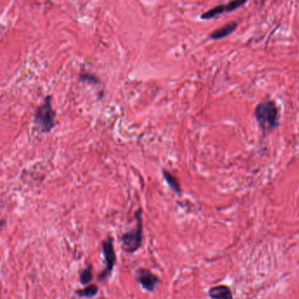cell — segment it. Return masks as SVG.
Returning <instances> with one entry per match:
<instances>
[{
  "label": "cell",
  "mask_w": 299,
  "mask_h": 299,
  "mask_svg": "<svg viewBox=\"0 0 299 299\" xmlns=\"http://www.w3.org/2000/svg\"><path fill=\"white\" fill-rule=\"evenodd\" d=\"M238 27V23L236 21H232L229 23L224 25L223 27L217 28L216 30L212 31L209 37L211 40H219L223 39L230 35L232 33H234V31L236 30V28Z\"/></svg>",
  "instance_id": "52a82bcc"
},
{
  "label": "cell",
  "mask_w": 299,
  "mask_h": 299,
  "mask_svg": "<svg viewBox=\"0 0 299 299\" xmlns=\"http://www.w3.org/2000/svg\"><path fill=\"white\" fill-rule=\"evenodd\" d=\"M247 3H248L247 0H234L228 4H219V5H216L214 7L211 8L207 12H203V14H201L200 16V18L202 19H213L219 15H221L225 12H233Z\"/></svg>",
  "instance_id": "5b68a950"
},
{
  "label": "cell",
  "mask_w": 299,
  "mask_h": 299,
  "mask_svg": "<svg viewBox=\"0 0 299 299\" xmlns=\"http://www.w3.org/2000/svg\"><path fill=\"white\" fill-rule=\"evenodd\" d=\"M208 294L211 299H234L230 288L226 285H217L211 288Z\"/></svg>",
  "instance_id": "ba28073f"
},
{
  "label": "cell",
  "mask_w": 299,
  "mask_h": 299,
  "mask_svg": "<svg viewBox=\"0 0 299 299\" xmlns=\"http://www.w3.org/2000/svg\"><path fill=\"white\" fill-rule=\"evenodd\" d=\"M99 293V287L96 284H91L87 287L77 290L76 291V294L80 298H86V299H92L95 297Z\"/></svg>",
  "instance_id": "30bf717a"
},
{
  "label": "cell",
  "mask_w": 299,
  "mask_h": 299,
  "mask_svg": "<svg viewBox=\"0 0 299 299\" xmlns=\"http://www.w3.org/2000/svg\"><path fill=\"white\" fill-rule=\"evenodd\" d=\"M92 265L89 264L86 269H83L79 275V280L80 283L84 285L89 284L92 282L93 278V274H92Z\"/></svg>",
  "instance_id": "8fae6325"
},
{
  "label": "cell",
  "mask_w": 299,
  "mask_h": 299,
  "mask_svg": "<svg viewBox=\"0 0 299 299\" xmlns=\"http://www.w3.org/2000/svg\"><path fill=\"white\" fill-rule=\"evenodd\" d=\"M254 117L263 131L272 130L279 125V111L272 100H264L257 104Z\"/></svg>",
  "instance_id": "6da1fadb"
},
{
  "label": "cell",
  "mask_w": 299,
  "mask_h": 299,
  "mask_svg": "<svg viewBox=\"0 0 299 299\" xmlns=\"http://www.w3.org/2000/svg\"><path fill=\"white\" fill-rule=\"evenodd\" d=\"M135 219L137 220L136 228L128 231L120 237L123 250L127 253H135L142 246L143 233L142 208H140L138 211L135 212Z\"/></svg>",
  "instance_id": "3957f363"
},
{
  "label": "cell",
  "mask_w": 299,
  "mask_h": 299,
  "mask_svg": "<svg viewBox=\"0 0 299 299\" xmlns=\"http://www.w3.org/2000/svg\"><path fill=\"white\" fill-rule=\"evenodd\" d=\"M55 117L56 112L52 106V97L47 96L35 110V124L43 134L50 133L55 126Z\"/></svg>",
  "instance_id": "7a4b0ae2"
},
{
  "label": "cell",
  "mask_w": 299,
  "mask_h": 299,
  "mask_svg": "<svg viewBox=\"0 0 299 299\" xmlns=\"http://www.w3.org/2000/svg\"><path fill=\"white\" fill-rule=\"evenodd\" d=\"M79 79L84 83H87L91 85H98L100 83V79L95 75L90 73V72H85V71L81 72L79 75Z\"/></svg>",
  "instance_id": "7c38bea8"
},
{
  "label": "cell",
  "mask_w": 299,
  "mask_h": 299,
  "mask_svg": "<svg viewBox=\"0 0 299 299\" xmlns=\"http://www.w3.org/2000/svg\"><path fill=\"white\" fill-rule=\"evenodd\" d=\"M162 175H163L165 181L167 182V184H169V187L173 192H176L177 194H180L182 191H181L180 184H179L177 177H174L171 173L166 169H162Z\"/></svg>",
  "instance_id": "9c48e42d"
},
{
  "label": "cell",
  "mask_w": 299,
  "mask_h": 299,
  "mask_svg": "<svg viewBox=\"0 0 299 299\" xmlns=\"http://www.w3.org/2000/svg\"><path fill=\"white\" fill-rule=\"evenodd\" d=\"M136 280L142 285L143 289L148 292H153L156 289L160 279L150 270L146 269H139L136 272Z\"/></svg>",
  "instance_id": "8992f818"
},
{
  "label": "cell",
  "mask_w": 299,
  "mask_h": 299,
  "mask_svg": "<svg viewBox=\"0 0 299 299\" xmlns=\"http://www.w3.org/2000/svg\"><path fill=\"white\" fill-rule=\"evenodd\" d=\"M102 250L104 253V260H105V269L100 273L98 278L99 280L103 281L110 276L111 271L113 270L116 262V253L113 244V239L111 236H108L106 240L102 242Z\"/></svg>",
  "instance_id": "277c9868"
}]
</instances>
